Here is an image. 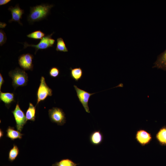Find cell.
Returning <instances> with one entry per match:
<instances>
[{"label":"cell","mask_w":166,"mask_h":166,"mask_svg":"<svg viewBox=\"0 0 166 166\" xmlns=\"http://www.w3.org/2000/svg\"><path fill=\"white\" fill-rule=\"evenodd\" d=\"M36 106L31 103H29V107L26 113L27 121H34L35 120Z\"/></svg>","instance_id":"16"},{"label":"cell","mask_w":166,"mask_h":166,"mask_svg":"<svg viewBox=\"0 0 166 166\" xmlns=\"http://www.w3.org/2000/svg\"><path fill=\"white\" fill-rule=\"evenodd\" d=\"M6 36L4 31L1 29L0 30V45H4L6 41Z\"/></svg>","instance_id":"23"},{"label":"cell","mask_w":166,"mask_h":166,"mask_svg":"<svg viewBox=\"0 0 166 166\" xmlns=\"http://www.w3.org/2000/svg\"><path fill=\"white\" fill-rule=\"evenodd\" d=\"M16 122L17 130L21 132L24 126L26 123V119L24 112L20 109L18 103L14 110L12 111Z\"/></svg>","instance_id":"6"},{"label":"cell","mask_w":166,"mask_h":166,"mask_svg":"<svg viewBox=\"0 0 166 166\" xmlns=\"http://www.w3.org/2000/svg\"><path fill=\"white\" fill-rule=\"evenodd\" d=\"M70 75L71 77L76 81H78L81 79L83 74V71L80 68H70Z\"/></svg>","instance_id":"17"},{"label":"cell","mask_w":166,"mask_h":166,"mask_svg":"<svg viewBox=\"0 0 166 166\" xmlns=\"http://www.w3.org/2000/svg\"><path fill=\"white\" fill-rule=\"evenodd\" d=\"M48 114L51 121L62 126L66 123L65 114L62 109L57 107H53L48 110Z\"/></svg>","instance_id":"5"},{"label":"cell","mask_w":166,"mask_h":166,"mask_svg":"<svg viewBox=\"0 0 166 166\" xmlns=\"http://www.w3.org/2000/svg\"><path fill=\"white\" fill-rule=\"evenodd\" d=\"M45 34L40 30L35 31L27 35L29 38L34 39H42L45 36Z\"/></svg>","instance_id":"21"},{"label":"cell","mask_w":166,"mask_h":166,"mask_svg":"<svg viewBox=\"0 0 166 166\" xmlns=\"http://www.w3.org/2000/svg\"><path fill=\"white\" fill-rule=\"evenodd\" d=\"M8 10L11 12L12 15V18L9 22L10 23L13 22H17L22 26L20 19L22 18V15L24 13V10L20 8L18 4H16L14 7L10 6Z\"/></svg>","instance_id":"9"},{"label":"cell","mask_w":166,"mask_h":166,"mask_svg":"<svg viewBox=\"0 0 166 166\" xmlns=\"http://www.w3.org/2000/svg\"><path fill=\"white\" fill-rule=\"evenodd\" d=\"M76 164L69 159H63L60 161L56 162L52 164V166H77Z\"/></svg>","instance_id":"20"},{"label":"cell","mask_w":166,"mask_h":166,"mask_svg":"<svg viewBox=\"0 0 166 166\" xmlns=\"http://www.w3.org/2000/svg\"><path fill=\"white\" fill-rule=\"evenodd\" d=\"M4 80L2 74L0 73V91H1L2 85L4 83Z\"/></svg>","instance_id":"25"},{"label":"cell","mask_w":166,"mask_h":166,"mask_svg":"<svg viewBox=\"0 0 166 166\" xmlns=\"http://www.w3.org/2000/svg\"><path fill=\"white\" fill-rule=\"evenodd\" d=\"M56 50L57 51L67 52L68 50L63 38H59L57 39Z\"/></svg>","instance_id":"19"},{"label":"cell","mask_w":166,"mask_h":166,"mask_svg":"<svg viewBox=\"0 0 166 166\" xmlns=\"http://www.w3.org/2000/svg\"><path fill=\"white\" fill-rule=\"evenodd\" d=\"M152 137L151 134L146 131L141 129L138 130L136 134V139L142 146L148 144L151 141Z\"/></svg>","instance_id":"10"},{"label":"cell","mask_w":166,"mask_h":166,"mask_svg":"<svg viewBox=\"0 0 166 166\" xmlns=\"http://www.w3.org/2000/svg\"><path fill=\"white\" fill-rule=\"evenodd\" d=\"M19 150L18 146L15 144H13V147L9 151L8 160L11 162L14 161L19 154Z\"/></svg>","instance_id":"18"},{"label":"cell","mask_w":166,"mask_h":166,"mask_svg":"<svg viewBox=\"0 0 166 166\" xmlns=\"http://www.w3.org/2000/svg\"><path fill=\"white\" fill-rule=\"evenodd\" d=\"M104 136L100 130H95L90 135L89 140L93 145L97 146L101 144L103 141Z\"/></svg>","instance_id":"11"},{"label":"cell","mask_w":166,"mask_h":166,"mask_svg":"<svg viewBox=\"0 0 166 166\" xmlns=\"http://www.w3.org/2000/svg\"><path fill=\"white\" fill-rule=\"evenodd\" d=\"M53 6L52 4H42L30 7V13L27 18L28 21L32 24L45 19Z\"/></svg>","instance_id":"1"},{"label":"cell","mask_w":166,"mask_h":166,"mask_svg":"<svg viewBox=\"0 0 166 166\" xmlns=\"http://www.w3.org/2000/svg\"><path fill=\"white\" fill-rule=\"evenodd\" d=\"M73 86L79 101L81 104L85 111L87 113H89L90 111L88 105L89 101L91 96L96 93H90L79 88L76 85H74Z\"/></svg>","instance_id":"7"},{"label":"cell","mask_w":166,"mask_h":166,"mask_svg":"<svg viewBox=\"0 0 166 166\" xmlns=\"http://www.w3.org/2000/svg\"><path fill=\"white\" fill-rule=\"evenodd\" d=\"M10 1V0H0V5L1 6L6 4Z\"/></svg>","instance_id":"24"},{"label":"cell","mask_w":166,"mask_h":166,"mask_svg":"<svg viewBox=\"0 0 166 166\" xmlns=\"http://www.w3.org/2000/svg\"><path fill=\"white\" fill-rule=\"evenodd\" d=\"M8 74L12 79V85L14 89L18 87L23 86L27 85L28 76L24 70L16 68L10 71Z\"/></svg>","instance_id":"2"},{"label":"cell","mask_w":166,"mask_h":166,"mask_svg":"<svg viewBox=\"0 0 166 166\" xmlns=\"http://www.w3.org/2000/svg\"><path fill=\"white\" fill-rule=\"evenodd\" d=\"M0 99L6 105L8 106L13 102L14 101V95L13 93H3L0 91Z\"/></svg>","instance_id":"15"},{"label":"cell","mask_w":166,"mask_h":166,"mask_svg":"<svg viewBox=\"0 0 166 166\" xmlns=\"http://www.w3.org/2000/svg\"><path fill=\"white\" fill-rule=\"evenodd\" d=\"M153 64V68H157L166 71V49L157 56Z\"/></svg>","instance_id":"12"},{"label":"cell","mask_w":166,"mask_h":166,"mask_svg":"<svg viewBox=\"0 0 166 166\" xmlns=\"http://www.w3.org/2000/svg\"><path fill=\"white\" fill-rule=\"evenodd\" d=\"M6 137L10 138L12 140L18 139H21L22 138L23 134L20 132L16 130L13 127L9 126L6 130Z\"/></svg>","instance_id":"14"},{"label":"cell","mask_w":166,"mask_h":166,"mask_svg":"<svg viewBox=\"0 0 166 166\" xmlns=\"http://www.w3.org/2000/svg\"><path fill=\"white\" fill-rule=\"evenodd\" d=\"M156 137L161 145L166 146V126H163L159 129L156 134Z\"/></svg>","instance_id":"13"},{"label":"cell","mask_w":166,"mask_h":166,"mask_svg":"<svg viewBox=\"0 0 166 166\" xmlns=\"http://www.w3.org/2000/svg\"><path fill=\"white\" fill-rule=\"evenodd\" d=\"M33 55L30 53L22 54L18 57V64L23 70L32 71L34 66L33 64Z\"/></svg>","instance_id":"8"},{"label":"cell","mask_w":166,"mask_h":166,"mask_svg":"<svg viewBox=\"0 0 166 166\" xmlns=\"http://www.w3.org/2000/svg\"><path fill=\"white\" fill-rule=\"evenodd\" d=\"M0 26L1 28H3L6 27V24L5 23L0 22Z\"/></svg>","instance_id":"26"},{"label":"cell","mask_w":166,"mask_h":166,"mask_svg":"<svg viewBox=\"0 0 166 166\" xmlns=\"http://www.w3.org/2000/svg\"><path fill=\"white\" fill-rule=\"evenodd\" d=\"M52 95V90L47 85L44 77L42 76L40 82L37 92V104L45 100L48 96Z\"/></svg>","instance_id":"4"},{"label":"cell","mask_w":166,"mask_h":166,"mask_svg":"<svg viewBox=\"0 0 166 166\" xmlns=\"http://www.w3.org/2000/svg\"><path fill=\"white\" fill-rule=\"evenodd\" d=\"M59 73L60 71L59 69L56 67L51 68L49 71V75L53 78H55L58 77Z\"/></svg>","instance_id":"22"},{"label":"cell","mask_w":166,"mask_h":166,"mask_svg":"<svg viewBox=\"0 0 166 166\" xmlns=\"http://www.w3.org/2000/svg\"><path fill=\"white\" fill-rule=\"evenodd\" d=\"M3 136V132L2 129H0V138H1Z\"/></svg>","instance_id":"27"},{"label":"cell","mask_w":166,"mask_h":166,"mask_svg":"<svg viewBox=\"0 0 166 166\" xmlns=\"http://www.w3.org/2000/svg\"><path fill=\"white\" fill-rule=\"evenodd\" d=\"M54 32L49 35H48L43 37L36 45L30 44L25 42L22 43L24 45V49H25L29 47H34L35 49V54L39 49H44L52 47L54 43L55 40L52 38V36Z\"/></svg>","instance_id":"3"}]
</instances>
